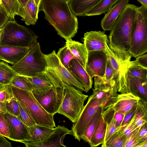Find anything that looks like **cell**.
Listing matches in <instances>:
<instances>
[{
  "label": "cell",
  "instance_id": "obj_1",
  "mask_svg": "<svg viewBox=\"0 0 147 147\" xmlns=\"http://www.w3.org/2000/svg\"><path fill=\"white\" fill-rule=\"evenodd\" d=\"M137 6L129 4L119 16L110 30L109 48L121 65L131 61L129 52Z\"/></svg>",
  "mask_w": 147,
  "mask_h": 147
},
{
  "label": "cell",
  "instance_id": "obj_2",
  "mask_svg": "<svg viewBox=\"0 0 147 147\" xmlns=\"http://www.w3.org/2000/svg\"><path fill=\"white\" fill-rule=\"evenodd\" d=\"M44 13V18L66 41L74 37L78 29V19L68 3L59 0H41L38 11Z\"/></svg>",
  "mask_w": 147,
  "mask_h": 147
},
{
  "label": "cell",
  "instance_id": "obj_3",
  "mask_svg": "<svg viewBox=\"0 0 147 147\" xmlns=\"http://www.w3.org/2000/svg\"><path fill=\"white\" fill-rule=\"evenodd\" d=\"M9 85L18 102L27 109L36 124L51 128L55 127L54 115L47 112L38 102L32 92Z\"/></svg>",
  "mask_w": 147,
  "mask_h": 147
},
{
  "label": "cell",
  "instance_id": "obj_4",
  "mask_svg": "<svg viewBox=\"0 0 147 147\" xmlns=\"http://www.w3.org/2000/svg\"><path fill=\"white\" fill-rule=\"evenodd\" d=\"M44 55L36 39L26 54L12 66L18 74L28 77L36 76L45 72L47 69Z\"/></svg>",
  "mask_w": 147,
  "mask_h": 147
},
{
  "label": "cell",
  "instance_id": "obj_5",
  "mask_svg": "<svg viewBox=\"0 0 147 147\" xmlns=\"http://www.w3.org/2000/svg\"><path fill=\"white\" fill-rule=\"evenodd\" d=\"M37 37L30 29L19 24L15 20H9L3 27L0 45L30 47Z\"/></svg>",
  "mask_w": 147,
  "mask_h": 147
},
{
  "label": "cell",
  "instance_id": "obj_6",
  "mask_svg": "<svg viewBox=\"0 0 147 147\" xmlns=\"http://www.w3.org/2000/svg\"><path fill=\"white\" fill-rule=\"evenodd\" d=\"M44 55L47 67L45 73L53 86H62L66 84L85 91L82 85L62 64L55 50Z\"/></svg>",
  "mask_w": 147,
  "mask_h": 147
},
{
  "label": "cell",
  "instance_id": "obj_7",
  "mask_svg": "<svg viewBox=\"0 0 147 147\" xmlns=\"http://www.w3.org/2000/svg\"><path fill=\"white\" fill-rule=\"evenodd\" d=\"M147 52V7H137L130 43L129 53L134 58Z\"/></svg>",
  "mask_w": 147,
  "mask_h": 147
},
{
  "label": "cell",
  "instance_id": "obj_8",
  "mask_svg": "<svg viewBox=\"0 0 147 147\" xmlns=\"http://www.w3.org/2000/svg\"><path fill=\"white\" fill-rule=\"evenodd\" d=\"M82 92L72 86L64 84L63 99L57 113L65 116L72 122H75L88 97Z\"/></svg>",
  "mask_w": 147,
  "mask_h": 147
},
{
  "label": "cell",
  "instance_id": "obj_9",
  "mask_svg": "<svg viewBox=\"0 0 147 147\" xmlns=\"http://www.w3.org/2000/svg\"><path fill=\"white\" fill-rule=\"evenodd\" d=\"M105 104L103 101L94 97L92 94L90 96L76 121L71 127L72 135L79 141H80L87 126L99 107Z\"/></svg>",
  "mask_w": 147,
  "mask_h": 147
},
{
  "label": "cell",
  "instance_id": "obj_10",
  "mask_svg": "<svg viewBox=\"0 0 147 147\" xmlns=\"http://www.w3.org/2000/svg\"><path fill=\"white\" fill-rule=\"evenodd\" d=\"M94 88L92 94L96 98L102 100L105 105V109L113 103L117 95V90L114 80L107 81L102 78L94 76Z\"/></svg>",
  "mask_w": 147,
  "mask_h": 147
},
{
  "label": "cell",
  "instance_id": "obj_11",
  "mask_svg": "<svg viewBox=\"0 0 147 147\" xmlns=\"http://www.w3.org/2000/svg\"><path fill=\"white\" fill-rule=\"evenodd\" d=\"M63 86H53L42 95L32 94L38 102L48 113L55 115L57 113L63 96Z\"/></svg>",
  "mask_w": 147,
  "mask_h": 147
},
{
  "label": "cell",
  "instance_id": "obj_12",
  "mask_svg": "<svg viewBox=\"0 0 147 147\" xmlns=\"http://www.w3.org/2000/svg\"><path fill=\"white\" fill-rule=\"evenodd\" d=\"M108 57L106 52L95 51L88 52L85 70L90 78H103L107 65Z\"/></svg>",
  "mask_w": 147,
  "mask_h": 147
},
{
  "label": "cell",
  "instance_id": "obj_13",
  "mask_svg": "<svg viewBox=\"0 0 147 147\" xmlns=\"http://www.w3.org/2000/svg\"><path fill=\"white\" fill-rule=\"evenodd\" d=\"M5 116L9 127V135L7 139L21 142L30 140V136L28 126L18 117L7 112L5 113Z\"/></svg>",
  "mask_w": 147,
  "mask_h": 147
},
{
  "label": "cell",
  "instance_id": "obj_14",
  "mask_svg": "<svg viewBox=\"0 0 147 147\" xmlns=\"http://www.w3.org/2000/svg\"><path fill=\"white\" fill-rule=\"evenodd\" d=\"M67 134L72 135L71 130L64 126L58 125L55 127L53 133L46 139L39 142H31L24 141L21 142L27 147H65L63 143L65 137Z\"/></svg>",
  "mask_w": 147,
  "mask_h": 147
},
{
  "label": "cell",
  "instance_id": "obj_15",
  "mask_svg": "<svg viewBox=\"0 0 147 147\" xmlns=\"http://www.w3.org/2000/svg\"><path fill=\"white\" fill-rule=\"evenodd\" d=\"M140 100L139 97L131 92L121 93L117 94L115 100L107 107L125 115L137 106Z\"/></svg>",
  "mask_w": 147,
  "mask_h": 147
},
{
  "label": "cell",
  "instance_id": "obj_16",
  "mask_svg": "<svg viewBox=\"0 0 147 147\" xmlns=\"http://www.w3.org/2000/svg\"><path fill=\"white\" fill-rule=\"evenodd\" d=\"M84 44L88 52L95 51L106 52V44L108 43L107 36L104 32L90 31L84 33Z\"/></svg>",
  "mask_w": 147,
  "mask_h": 147
},
{
  "label": "cell",
  "instance_id": "obj_17",
  "mask_svg": "<svg viewBox=\"0 0 147 147\" xmlns=\"http://www.w3.org/2000/svg\"><path fill=\"white\" fill-rule=\"evenodd\" d=\"M29 47H20L0 45V61L13 65L27 53Z\"/></svg>",
  "mask_w": 147,
  "mask_h": 147
},
{
  "label": "cell",
  "instance_id": "obj_18",
  "mask_svg": "<svg viewBox=\"0 0 147 147\" xmlns=\"http://www.w3.org/2000/svg\"><path fill=\"white\" fill-rule=\"evenodd\" d=\"M69 71L82 85L85 92H87L91 88L93 83L92 79L90 78L84 68L76 59L71 60Z\"/></svg>",
  "mask_w": 147,
  "mask_h": 147
},
{
  "label": "cell",
  "instance_id": "obj_19",
  "mask_svg": "<svg viewBox=\"0 0 147 147\" xmlns=\"http://www.w3.org/2000/svg\"><path fill=\"white\" fill-rule=\"evenodd\" d=\"M129 0H119L105 14L101 21L102 28L110 31L117 19L125 7L129 4Z\"/></svg>",
  "mask_w": 147,
  "mask_h": 147
},
{
  "label": "cell",
  "instance_id": "obj_20",
  "mask_svg": "<svg viewBox=\"0 0 147 147\" xmlns=\"http://www.w3.org/2000/svg\"><path fill=\"white\" fill-rule=\"evenodd\" d=\"M27 77L32 84L33 88L31 92L32 94L42 95L53 86L45 72L35 76Z\"/></svg>",
  "mask_w": 147,
  "mask_h": 147
},
{
  "label": "cell",
  "instance_id": "obj_21",
  "mask_svg": "<svg viewBox=\"0 0 147 147\" xmlns=\"http://www.w3.org/2000/svg\"><path fill=\"white\" fill-rule=\"evenodd\" d=\"M65 43L75 59L85 69L88 52L84 44L73 40L71 39L66 40Z\"/></svg>",
  "mask_w": 147,
  "mask_h": 147
},
{
  "label": "cell",
  "instance_id": "obj_22",
  "mask_svg": "<svg viewBox=\"0 0 147 147\" xmlns=\"http://www.w3.org/2000/svg\"><path fill=\"white\" fill-rule=\"evenodd\" d=\"M28 127L30 139L26 142H39L46 139L53 133L55 129V128H51L37 124Z\"/></svg>",
  "mask_w": 147,
  "mask_h": 147
},
{
  "label": "cell",
  "instance_id": "obj_23",
  "mask_svg": "<svg viewBox=\"0 0 147 147\" xmlns=\"http://www.w3.org/2000/svg\"><path fill=\"white\" fill-rule=\"evenodd\" d=\"M100 0H70L68 3L76 16H84L85 13Z\"/></svg>",
  "mask_w": 147,
  "mask_h": 147
},
{
  "label": "cell",
  "instance_id": "obj_24",
  "mask_svg": "<svg viewBox=\"0 0 147 147\" xmlns=\"http://www.w3.org/2000/svg\"><path fill=\"white\" fill-rule=\"evenodd\" d=\"M106 126L107 123L102 116L97 124L90 142L89 143L91 147L98 146L104 143Z\"/></svg>",
  "mask_w": 147,
  "mask_h": 147
},
{
  "label": "cell",
  "instance_id": "obj_25",
  "mask_svg": "<svg viewBox=\"0 0 147 147\" xmlns=\"http://www.w3.org/2000/svg\"><path fill=\"white\" fill-rule=\"evenodd\" d=\"M103 110V106L99 107L88 124L81 137V139L85 142L88 143L90 142L97 124L102 116Z\"/></svg>",
  "mask_w": 147,
  "mask_h": 147
},
{
  "label": "cell",
  "instance_id": "obj_26",
  "mask_svg": "<svg viewBox=\"0 0 147 147\" xmlns=\"http://www.w3.org/2000/svg\"><path fill=\"white\" fill-rule=\"evenodd\" d=\"M24 8V18L21 20L24 21L27 25H35L38 19L39 7L35 4L34 0H29Z\"/></svg>",
  "mask_w": 147,
  "mask_h": 147
},
{
  "label": "cell",
  "instance_id": "obj_27",
  "mask_svg": "<svg viewBox=\"0 0 147 147\" xmlns=\"http://www.w3.org/2000/svg\"><path fill=\"white\" fill-rule=\"evenodd\" d=\"M119 0H100L95 5L87 11L84 16H93L105 13Z\"/></svg>",
  "mask_w": 147,
  "mask_h": 147
},
{
  "label": "cell",
  "instance_id": "obj_28",
  "mask_svg": "<svg viewBox=\"0 0 147 147\" xmlns=\"http://www.w3.org/2000/svg\"><path fill=\"white\" fill-rule=\"evenodd\" d=\"M17 74L12 66L3 61H0V84L3 85H10Z\"/></svg>",
  "mask_w": 147,
  "mask_h": 147
},
{
  "label": "cell",
  "instance_id": "obj_29",
  "mask_svg": "<svg viewBox=\"0 0 147 147\" xmlns=\"http://www.w3.org/2000/svg\"><path fill=\"white\" fill-rule=\"evenodd\" d=\"M106 52L113 69V79L117 88L121 73V65L109 48L107 43L106 44Z\"/></svg>",
  "mask_w": 147,
  "mask_h": 147
},
{
  "label": "cell",
  "instance_id": "obj_30",
  "mask_svg": "<svg viewBox=\"0 0 147 147\" xmlns=\"http://www.w3.org/2000/svg\"><path fill=\"white\" fill-rule=\"evenodd\" d=\"M127 138L122 130H119L113 134L105 142L102 144L103 147H123Z\"/></svg>",
  "mask_w": 147,
  "mask_h": 147
},
{
  "label": "cell",
  "instance_id": "obj_31",
  "mask_svg": "<svg viewBox=\"0 0 147 147\" xmlns=\"http://www.w3.org/2000/svg\"><path fill=\"white\" fill-rule=\"evenodd\" d=\"M121 65L131 76L147 79V69L135 64L131 61Z\"/></svg>",
  "mask_w": 147,
  "mask_h": 147
},
{
  "label": "cell",
  "instance_id": "obj_32",
  "mask_svg": "<svg viewBox=\"0 0 147 147\" xmlns=\"http://www.w3.org/2000/svg\"><path fill=\"white\" fill-rule=\"evenodd\" d=\"M10 85L30 92L33 88L32 84L27 76L18 74L13 79Z\"/></svg>",
  "mask_w": 147,
  "mask_h": 147
},
{
  "label": "cell",
  "instance_id": "obj_33",
  "mask_svg": "<svg viewBox=\"0 0 147 147\" xmlns=\"http://www.w3.org/2000/svg\"><path fill=\"white\" fill-rule=\"evenodd\" d=\"M56 55L62 64L69 71L71 60L75 58L67 46L65 45L60 48Z\"/></svg>",
  "mask_w": 147,
  "mask_h": 147
},
{
  "label": "cell",
  "instance_id": "obj_34",
  "mask_svg": "<svg viewBox=\"0 0 147 147\" xmlns=\"http://www.w3.org/2000/svg\"><path fill=\"white\" fill-rule=\"evenodd\" d=\"M15 0H0V12L6 14L10 20H14Z\"/></svg>",
  "mask_w": 147,
  "mask_h": 147
},
{
  "label": "cell",
  "instance_id": "obj_35",
  "mask_svg": "<svg viewBox=\"0 0 147 147\" xmlns=\"http://www.w3.org/2000/svg\"><path fill=\"white\" fill-rule=\"evenodd\" d=\"M19 114L18 117L23 123L28 127L34 125L36 123L27 109L19 103Z\"/></svg>",
  "mask_w": 147,
  "mask_h": 147
},
{
  "label": "cell",
  "instance_id": "obj_36",
  "mask_svg": "<svg viewBox=\"0 0 147 147\" xmlns=\"http://www.w3.org/2000/svg\"><path fill=\"white\" fill-rule=\"evenodd\" d=\"M5 103L7 112L18 117L19 114V106L13 93L10 99Z\"/></svg>",
  "mask_w": 147,
  "mask_h": 147
},
{
  "label": "cell",
  "instance_id": "obj_37",
  "mask_svg": "<svg viewBox=\"0 0 147 147\" xmlns=\"http://www.w3.org/2000/svg\"><path fill=\"white\" fill-rule=\"evenodd\" d=\"M139 128L127 139L123 147H147V141H140L136 137V133Z\"/></svg>",
  "mask_w": 147,
  "mask_h": 147
},
{
  "label": "cell",
  "instance_id": "obj_38",
  "mask_svg": "<svg viewBox=\"0 0 147 147\" xmlns=\"http://www.w3.org/2000/svg\"><path fill=\"white\" fill-rule=\"evenodd\" d=\"M120 128L117 126L116 122L113 115L111 119L107 123L106 133L104 143L107 141L115 133L119 130Z\"/></svg>",
  "mask_w": 147,
  "mask_h": 147
},
{
  "label": "cell",
  "instance_id": "obj_39",
  "mask_svg": "<svg viewBox=\"0 0 147 147\" xmlns=\"http://www.w3.org/2000/svg\"><path fill=\"white\" fill-rule=\"evenodd\" d=\"M5 113H0V136L7 138L9 135V131L8 123L5 116Z\"/></svg>",
  "mask_w": 147,
  "mask_h": 147
},
{
  "label": "cell",
  "instance_id": "obj_40",
  "mask_svg": "<svg viewBox=\"0 0 147 147\" xmlns=\"http://www.w3.org/2000/svg\"><path fill=\"white\" fill-rule=\"evenodd\" d=\"M13 93L9 85L0 87V102H5L11 98Z\"/></svg>",
  "mask_w": 147,
  "mask_h": 147
},
{
  "label": "cell",
  "instance_id": "obj_41",
  "mask_svg": "<svg viewBox=\"0 0 147 147\" xmlns=\"http://www.w3.org/2000/svg\"><path fill=\"white\" fill-rule=\"evenodd\" d=\"M138 128L135 124L132 117L131 121L125 125L121 127L120 129L128 139Z\"/></svg>",
  "mask_w": 147,
  "mask_h": 147
},
{
  "label": "cell",
  "instance_id": "obj_42",
  "mask_svg": "<svg viewBox=\"0 0 147 147\" xmlns=\"http://www.w3.org/2000/svg\"><path fill=\"white\" fill-rule=\"evenodd\" d=\"M136 135L140 141H147V123L138 129Z\"/></svg>",
  "mask_w": 147,
  "mask_h": 147
},
{
  "label": "cell",
  "instance_id": "obj_43",
  "mask_svg": "<svg viewBox=\"0 0 147 147\" xmlns=\"http://www.w3.org/2000/svg\"><path fill=\"white\" fill-rule=\"evenodd\" d=\"M102 78L107 81H110L114 80L113 69L108 59L105 75Z\"/></svg>",
  "mask_w": 147,
  "mask_h": 147
},
{
  "label": "cell",
  "instance_id": "obj_44",
  "mask_svg": "<svg viewBox=\"0 0 147 147\" xmlns=\"http://www.w3.org/2000/svg\"><path fill=\"white\" fill-rule=\"evenodd\" d=\"M134 64L147 69V54H144L136 58L132 61Z\"/></svg>",
  "mask_w": 147,
  "mask_h": 147
},
{
  "label": "cell",
  "instance_id": "obj_45",
  "mask_svg": "<svg viewBox=\"0 0 147 147\" xmlns=\"http://www.w3.org/2000/svg\"><path fill=\"white\" fill-rule=\"evenodd\" d=\"M137 106L125 115L121 127L125 125L131 121L136 110Z\"/></svg>",
  "mask_w": 147,
  "mask_h": 147
},
{
  "label": "cell",
  "instance_id": "obj_46",
  "mask_svg": "<svg viewBox=\"0 0 147 147\" xmlns=\"http://www.w3.org/2000/svg\"><path fill=\"white\" fill-rule=\"evenodd\" d=\"M125 115L122 113L114 111L113 114L114 117L118 127L121 128Z\"/></svg>",
  "mask_w": 147,
  "mask_h": 147
},
{
  "label": "cell",
  "instance_id": "obj_47",
  "mask_svg": "<svg viewBox=\"0 0 147 147\" xmlns=\"http://www.w3.org/2000/svg\"><path fill=\"white\" fill-rule=\"evenodd\" d=\"M5 137L0 136V147H11V144Z\"/></svg>",
  "mask_w": 147,
  "mask_h": 147
},
{
  "label": "cell",
  "instance_id": "obj_48",
  "mask_svg": "<svg viewBox=\"0 0 147 147\" xmlns=\"http://www.w3.org/2000/svg\"><path fill=\"white\" fill-rule=\"evenodd\" d=\"M9 20L6 14L0 12V28L2 27Z\"/></svg>",
  "mask_w": 147,
  "mask_h": 147
},
{
  "label": "cell",
  "instance_id": "obj_49",
  "mask_svg": "<svg viewBox=\"0 0 147 147\" xmlns=\"http://www.w3.org/2000/svg\"><path fill=\"white\" fill-rule=\"evenodd\" d=\"M7 112L5 102H0V113Z\"/></svg>",
  "mask_w": 147,
  "mask_h": 147
},
{
  "label": "cell",
  "instance_id": "obj_50",
  "mask_svg": "<svg viewBox=\"0 0 147 147\" xmlns=\"http://www.w3.org/2000/svg\"><path fill=\"white\" fill-rule=\"evenodd\" d=\"M142 5L147 7V0H137Z\"/></svg>",
  "mask_w": 147,
  "mask_h": 147
},
{
  "label": "cell",
  "instance_id": "obj_51",
  "mask_svg": "<svg viewBox=\"0 0 147 147\" xmlns=\"http://www.w3.org/2000/svg\"><path fill=\"white\" fill-rule=\"evenodd\" d=\"M28 1L29 0H18L19 3L23 7L25 6Z\"/></svg>",
  "mask_w": 147,
  "mask_h": 147
},
{
  "label": "cell",
  "instance_id": "obj_52",
  "mask_svg": "<svg viewBox=\"0 0 147 147\" xmlns=\"http://www.w3.org/2000/svg\"><path fill=\"white\" fill-rule=\"evenodd\" d=\"M34 1L36 6L39 7L41 0H34Z\"/></svg>",
  "mask_w": 147,
  "mask_h": 147
},
{
  "label": "cell",
  "instance_id": "obj_53",
  "mask_svg": "<svg viewBox=\"0 0 147 147\" xmlns=\"http://www.w3.org/2000/svg\"><path fill=\"white\" fill-rule=\"evenodd\" d=\"M59 1L68 3L70 0H59Z\"/></svg>",
  "mask_w": 147,
  "mask_h": 147
},
{
  "label": "cell",
  "instance_id": "obj_54",
  "mask_svg": "<svg viewBox=\"0 0 147 147\" xmlns=\"http://www.w3.org/2000/svg\"><path fill=\"white\" fill-rule=\"evenodd\" d=\"M3 31V27L0 28V39Z\"/></svg>",
  "mask_w": 147,
  "mask_h": 147
},
{
  "label": "cell",
  "instance_id": "obj_55",
  "mask_svg": "<svg viewBox=\"0 0 147 147\" xmlns=\"http://www.w3.org/2000/svg\"><path fill=\"white\" fill-rule=\"evenodd\" d=\"M3 85L0 84V87L3 86Z\"/></svg>",
  "mask_w": 147,
  "mask_h": 147
},
{
  "label": "cell",
  "instance_id": "obj_56",
  "mask_svg": "<svg viewBox=\"0 0 147 147\" xmlns=\"http://www.w3.org/2000/svg\"></svg>",
  "mask_w": 147,
  "mask_h": 147
}]
</instances>
